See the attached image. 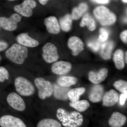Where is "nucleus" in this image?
Segmentation results:
<instances>
[{
	"label": "nucleus",
	"instance_id": "1",
	"mask_svg": "<svg viewBox=\"0 0 127 127\" xmlns=\"http://www.w3.org/2000/svg\"><path fill=\"white\" fill-rule=\"evenodd\" d=\"M57 116L66 127H78L83 122L82 115L75 111L68 112L60 108L58 110Z\"/></svg>",
	"mask_w": 127,
	"mask_h": 127
},
{
	"label": "nucleus",
	"instance_id": "2",
	"mask_svg": "<svg viewBox=\"0 0 127 127\" xmlns=\"http://www.w3.org/2000/svg\"><path fill=\"white\" fill-rule=\"evenodd\" d=\"M28 50L26 47L17 43H14L5 52L6 58L11 61L21 65L28 56Z\"/></svg>",
	"mask_w": 127,
	"mask_h": 127
},
{
	"label": "nucleus",
	"instance_id": "3",
	"mask_svg": "<svg viewBox=\"0 0 127 127\" xmlns=\"http://www.w3.org/2000/svg\"><path fill=\"white\" fill-rule=\"evenodd\" d=\"M95 17L103 26H109L114 24L116 21V16L104 6L96 7L94 11Z\"/></svg>",
	"mask_w": 127,
	"mask_h": 127
},
{
	"label": "nucleus",
	"instance_id": "4",
	"mask_svg": "<svg viewBox=\"0 0 127 127\" xmlns=\"http://www.w3.org/2000/svg\"><path fill=\"white\" fill-rule=\"evenodd\" d=\"M16 91L20 95L29 96L33 95L35 92L34 85L25 77H18L14 82Z\"/></svg>",
	"mask_w": 127,
	"mask_h": 127
},
{
	"label": "nucleus",
	"instance_id": "5",
	"mask_svg": "<svg viewBox=\"0 0 127 127\" xmlns=\"http://www.w3.org/2000/svg\"><path fill=\"white\" fill-rule=\"evenodd\" d=\"M34 83L38 90V95L40 99L44 100L53 94V86L51 83L42 78H37Z\"/></svg>",
	"mask_w": 127,
	"mask_h": 127
},
{
	"label": "nucleus",
	"instance_id": "6",
	"mask_svg": "<svg viewBox=\"0 0 127 127\" xmlns=\"http://www.w3.org/2000/svg\"><path fill=\"white\" fill-rule=\"evenodd\" d=\"M42 51L43 60L47 63L55 62L59 59L57 48L52 43L48 42L45 44L42 48Z\"/></svg>",
	"mask_w": 127,
	"mask_h": 127
},
{
	"label": "nucleus",
	"instance_id": "7",
	"mask_svg": "<svg viewBox=\"0 0 127 127\" xmlns=\"http://www.w3.org/2000/svg\"><path fill=\"white\" fill-rule=\"evenodd\" d=\"M21 17L19 14L15 13L9 18L0 17V26L4 30L9 31H12L17 27V24L21 21Z\"/></svg>",
	"mask_w": 127,
	"mask_h": 127
},
{
	"label": "nucleus",
	"instance_id": "8",
	"mask_svg": "<svg viewBox=\"0 0 127 127\" xmlns=\"http://www.w3.org/2000/svg\"><path fill=\"white\" fill-rule=\"evenodd\" d=\"M36 2L34 0H25L21 4L14 7V10L25 17H30L32 15V10L36 7Z\"/></svg>",
	"mask_w": 127,
	"mask_h": 127
},
{
	"label": "nucleus",
	"instance_id": "9",
	"mask_svg": "<svg viewBox=\"0 0 127 127\" xmlns=\"http://www.w3.org/2000/svg\"><path fill=\"white\" fill-rule=\"evenodd\" d=\"M7 101L9 106L16 111H25L26 105L23 98L15 93L9 94L7 97Z\"/></svg>",
	"mask_w": 127,
	"mask_h": 127
},
{
	"label": "nucleus",
	"instance_id": "10",
	"mask_svg": "<svg viewBox=\"0 0 127 127\" xmlns=\"http://www.w3.org/2000/svg\"><path fill=\"white\" fill-rule=\"evenodd\" d=\"M1 127H27L20 119L11 115H5L0 118Z\"/></svg>",
	"mask_w": 127,
	"mask_h": 127
},
{
	"label": "nucleus",
	"instance_id": "11",
	"mask_svg": "<svg viewBox=\"0 0 127 127\" xmlns=\"http://www.w3.org/2000/svg\"><path fill=\"white\" fill-rule=\"evenodd\" d=\"M72 68L71 63L67 62L61 61L56 62L52 66V71L57 75H63L67 74Z\"/></svg>",
	"mask_w": 127,
	"mask_h": 127
},
{
	"label": "nucleus",
	"instance_id": "12",
	"mask_svg": "<svg viewBox=\"0 0 127 127\" xmlns=\"http://www.w3.org/2000/svg\"><path fill=\"white\" fill-rule=\"evenodd\" d=\"M68 47L72 51L74 56L79 55L84 49V43L81 39L76 36H72L68 40Z\"/></svg>",
	"mask_w": 127,
	"mask_h": 127
},
{
	"label": "nucleus",
	"instance_id": "13",
	"mask_svg": "<svg viewBox=\"0 0 127 127\" xmlns=\"http://www.w3.org/2000/svg\"><path fill=\"white\" fill-rule=\"evenodd\" d=\"M44 24L48 32L50 34H57L61 31V27L57 19L55 16H50L45 19Z\"/></svg>",
	"mask_w": 127,
	"mask_h": 127
},
{
	"label": "nucleus",
	"instance_id": "14",
	"mask_svg": "<svg viewBox=\"0 0 127 127\" xmlns=\"http://www.w3.org/2000/svg\"><path fill=\"white\" fill-rule=\"evenodd\" d=\"M119 98L118 93L115 90L111 89L103 95L102 99L103 105L104 106H113L118 102Z\"/></svg>",
	"mask_w": 127,
	"mask_h": 127
},
{
	"label": "nucleus",
	"instance_id": "15",
	"mask_svg": "<svg viewBox=\"0 0 127 127\" xmlns=\"http://www.w3.org/2000/svg\"><path fill=\"white\" fill-rule=\"evenodd\" d=\"M104 88L100 84H96L91 89L89 98L93 103L98 102L101 101L104 95Z\"/></svg>",
	"mask_w": 127,
	"mask_h": 127
},
{
	"label": "nucleus",
	"instance_id": "16",
	"mask_svg": "<svg viewBox=\"0 0 127 127\" xmlns=\"http://www.w3.org/2000/svg\"><path fill=\"white\" fill-rule=\"evenodd\" d=\"M108 74V70L106 68L100 69L98 72L91 71L89 73V79L94 84H98L103 81L106 78Z\"/></svg>",
	"mask_w": 127,
	"mask_h": 127
},
{
	"label": "nucleus",
	"instance_id": "17",
	"mask_svg": "<svg viewBox=\"0 0 127 127\" xmlns=\"http://www.w3.org/2000/svg\"><path fill=\"white\" fill-rule=\"evenodd\" d=\"M16 40L19 44L25 47H36L39 45L38 41L31 37L27 33L20 34L17 37Z\"/></svg>",
	"mask_w": 127,
	"mask_h": 127
},
{
	"label": "nucleus",
	"instance_id": "18",
	"mask_svg": "<svg viewBox=\"0 0 127 127\" xmlns=\"http://www.w3.org/2000/svg\"><path fill=\"white\" fill-rule=\"evenodd\" d=\"M126 116L118 112H114L111 115L108 121V124L111 127H122L127 122Z\"/></svg>",
	"mask_w": 127,
	"mask_h": 127
},
{
	"label": "nucleus",
	"instance_id": "19",
	"mask_svg": "<svg viewBox=\"0 0 127 127\" xmlns=\"http://www.w3.org/2000/svg\"><path fill=\"white\" fill-rule=\"evenodd\" d=\"M53 94L55 97L58 100H66L68 99V93L70 90L69 88L64 87L58 84H54Z\"/></svg>",
	"mask_w": 127,
	"mask_h": 127
},
{
	"label": "nucleus",
	"instance_id": "20",
	"mask_svg": "<svg viewBox=\"0 0 127 127\" xmlns=\"http://www.w3.org/2000/svg\"><path fill=\"white\" fill-rule=\"evenodd\" d=\"M124 55L122 50L119 49L115 52L113 56V59L116 68L122 70L125 67Z\"/></svg>",
	"mask_w": 127,
	"mask_h": 127
},
{
	"label": "nucleus",
	"instance_id": "21",
	"mask_svg": "<svg viewBox=\"0 0 127 127\" xmlns=\"http://www.w3.org/2000/svg\"><path fill=\"white\" fill-rule=\"evenodd\" d=\"M88 9L87 4L84 2L81 3L78 7L73 8L71 15L72 20H77L79 19L87 11Z\"/></svg>",
	"mask_w": 127,
	"mask_h": 127
},
{
	"label": "nucleus",
	"instance_id": "22",
	"mask_svg": "<svg viewBox=\"0 0 127 127\" xmlns=\"http://www.w3.org/2000/svg\"><path fill=\"white\" fill-rule=\"evenodd\" d=\"M81 27L86 26L88 29L91 31H93L96 29V23L94 18L89 14H85L80 23Z\"/></svg>",
	"mask_w": 127,
	"mask_h": 127
},
{
	"label": "nucleus",
	"instance_id": "23",
	"mask_svg": "<svg viewBox=\"0 0 127 127\" xmlns=\"http://www.w3.org/2000/svg\"><path fill=\"white\" fill-rule=\"evenodd\" d=\"M72 22L71 15L70 14H67L60 18L59 25L63 31L68 32L71 29Z\"/></svg>",
	"mask_w": 127,
	"mask_h": 127
},
{
	"label": "nucleus",
	"instance_id": "24",
	"mask_svg": "<svg viewBox=\"0 0 127 127\" xmlns=\"http://www.w3.org/2000/svg\"><path fill=\"white\" fill-rule=\"evenodd\" d=\"M113 42L112 41L107 42L102 46L101 56L105 60L110 59L111 53L114 47Z\"/></svg>",
	"mask_w": 127,
	"mask_h": 127
},
{
	"label": "nucleus",
	"instance_id": "25",
	"mask_svg": "<svg viewBox=\"0 0 127 127\" xmlns=\"http://www.w3.org/2000/svg\"><path fill=\"white\" fill-rule=\"evenodd\" d=\"M86 89L83 87L77 88L70 89L68 93V98L71 102H74L79 100L80 96L85 93Z\"/></svg>",
	"mask_w": 127,
	"mask_h": 127
},
{
	"label": "nucleus",
	"instance_id": "26",
	"mask_svg": "<svg viewBox=\"0 0 127 127\" xmlns=\"http://www.w3.org/2000/svg\"><path fill=\"white\" fill-rule=\"evenodd\" d=\"M77 81V79L75 77L64 76L59 78L57 82L61 86L68 88L76 84Z\"/></svg>",
	"mask_w": 127,
	"mask_h": 127
},
{
	"label": "nucleus",
	"instance_id": "27",
	"mask_svg": "<svg viewBox=\"0 0 127 127\" xmlns=\"http://www.w3.org/2000/svg\"><path fill=\"white\" fill-rule=\"evenodd\" d=\"M70 105L77 111L79 112H83L89 107L90 103L87 100H78L74 102H71L70 103Z\"/></svg>",
	"mask_w": 127,
	"mask_h": 127
},
{
	"label": "nucleus",
	"instance_id": "28",
	"mask_svg": "<svg viewBox=\"0 0 127 127\" xmlns=\"http://www.w3.org/2000/svg\"><path fill=\"white\" fill-rule=\"evenodd\" d=\"M37 127H62L58 121L52 119H45L39 121Z\"/></svg>",
	"mask_w": 127,
	"mask_h": 127
},
{
	"label": "nucleus",
	"instance_id": "29",
	"mask_svg": "<svg viewBox=\"0 0 127 127\" xmlns=\"http://www.w3.org/2000/svg\"><path fill=\"white\" fill-rule=\"evenodd\" d=\"M114 86L123 94L127 93V82L126 81L123 80L117 81L114 84Z\"/></svg>",
	"mask_w": 127,
	"mask_h": 127
},
{
	"label": "nucleus",
	"instance_id": "30",
	"mask_svg": "<svg viewBox=\"0 0 127 127\" xmlns=\"http://www.w3.org/2000/svg\"><path fill=\"white\" fill-rule=\"evenodd\" d=\"M9 73L4 67L0 66V82H3L6 79H9Z\"/></svg>",
	"mask_w": 127,
	"mask_h": 127
},
{
	"label": "nucleus",
	"instance_id": "31",
	"mask_svg": "<svg viewBox=\"0 0 127 127\" xmlns=\"http://www.w3.org/2000/svg\"><path fill=\"white\" fill-rule=\"evenodd\" d=\"M100 35L99 36V40L100 42H104L108 39L109 33L104 28H101L99 31Z\"/></svg>",
	"mask_w": 127,
	"mask_h": 127
},
{
	"label": "nucleus",
	"instance_id": "32",
	"mask_svg": "<svg viewBox=\"0 0 127 127\" xmlns=\"http://www.w3.org/2000/svg\"><path fill=\"white\" fill-rule=\"evenodd\" d=\"M88 46L92 48L94 51H97L100 48V43L97 41L90 42L88 43Z\"/></svg>",
	"mask_w": 127,
	"mask_h": 127
},
{
	"label": "nucleus",
	"instance_id": "33",
	"mask_svg": "<svg viewBox=\"0 0 127 127\" xmlns=\"http://www.w3.org/2000/svg\"><path fill=\"white\" fill-rule=\"evenodd\" d=\"M120 37L123 41L124 43H127V31L125 30L120 34Z\"/></svg>",
	"mask_w": 127,
	"mask_h": 127
},
{
	"label": "nucleus",
	"instance_id": "34",
	"mask_svg": "<svg viewBox=\"0 0 127 127\" xmlns=\"http://www.w3.org/2000/svg\"><path fill=\"white\" fill-rule=\"evenodd\" d=\"M127 93L123 94H121L120 97V103L121 105H124L125 101L127 100Z\"/></svg>",
	"mask_w": 127,
	"mask_h": 127
},
{
	"label": "nucleus",
	"instance_id": "35",
	"mask_svg": "<svg viewBox=\"0 0 127 127\" xmlns=\"http://www.w3.org/2000/svg\"><path fill=\"white\" fill-rule=\"evenodd\" d=\"M8 47V44L6 42L3 41H0V52L5 50Z\"/></svg>",
	"mask_w": 127,
	"mask_h": 127
},
{
	"label": "nucleus",
	"instance_id": "36",
	"mask_svg": "<svg viewBox=\"0 0 127 127\" xmlns=\"http://www.w3.org/2000/svg\"><path fill=\"white\" fill-rule=\"evenodd\" d=\"M94 2L98 4H106L109 2V0H92Z\"/></svg>",
	"mask_w": 127,
	"mask_h": 127
},
{
	"label": "nucleus",
	"instance_id": "37",
	"mask_svg": "<svg viewBox=\"0 0 127 127\" xmlns=\"http://www.w3.org/2000/svg\"><path fill=\"white\" fill-rule=\"evenodd\" d=\"M49 0H39V2L42 5H45L47 3Z\"/></svg>",
	"mask_w": 127,
	"mask_h": 127
},
{
	"label": "nucleus",
	"instance_id": "38",
	"mask_svg": "<svg viewBox=\"0 0 127 127\" xmlns=\"http://www.w3.org/2000/svg\"><path fill=\"white\" fill-rule=\"evenodd\" d=\"M127 51H126V53H125V63H126V64L127 63Z\"/></svg>",
	"mask_w": 127,
	"mask_h": 127
},
{
	"label": "nucleus",
	"instance_id": "39",
	"mask_svg": "<svg viewBox=\"0 0 127 127\" xmlns=\"http://www.w3.org/2000/svg\"><path fill=\"white\" fill-rule=\"evenodd\" d=\"M123 1L125 3H127V0H123Z\"/></svg>",
	"mask_w": 127,
	"mask_h": 127
},
{
	"label": "nucleus",
	"instance_id": "40",
	"mask_svg": "<svg viewBox=\"0 0 127 127\" xmlns=\"http://www.w3.org/2000/svg\"><path fill=\"white\" fill-rule=\"evenodd\" d=\"M7 0L10 1H13L15 0Z\"/></svg>",
	"mask_w": 127,
	"mask_h": 127
},
{
	"label": "nucleus",
	"instance_id": "41",
	"mask_svg": "<svg viewBox=\"0 0 127 127\" xmlns=\"http://www.w3.org/2000/svg\"><path fill=\"white\" fill-rule=\"evenodd\" d=\"M0 60H1V57H0Z\"/></svg>",
	"mask_w": 127,
	"mask_h": 127
}]
</instances>
